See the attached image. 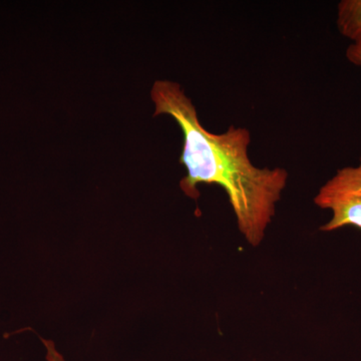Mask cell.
<instances>
[{"label": "cell", "mask_w": 361, "mask_h": 361, "mask_svg": "<svg viewBox=\"0 0 361 361\" xmlns=\"http://www.w3.org/2000/svg\"><path fill=\"white\" fill-rule=\"evenodd\" d=\"M151 97L154 116H171L182 130L179 161L187 172L180 183L182 191L196 200L200 196L199 185L222 188L240 233L252 247L260 245L287 186L288 171L259 168L252 163L251 133L246 128L230 126L221 134L207 130L193 102L177 82L157 80Z\"/></svg>", "instance_id": "6da1fadb"}, {"label": "cell", "mask_w": 361, "mask_h": 361, "mask_svg": "<svg viewBox=\"0 0 361 361\" xmlns=\"http://www.w3.org/2000/svg\"><path fill=\"white\" fill-rule=\"evenodd\" d=\"M313 202L331 213V218L320 227L322 231L334 232L349 226L361 230V156L357 165L337 170L319 188Z\"/></svg>", "instance_id": "7a4b0ae2"}, {"label": "cell", "mask_w": 361, "mask_h": 361, "mask_svg": "<svg viewBox=\"0 0 361 361\" xmlns=\"http://www.w3.org/2000/svg\"><path fill=\"white\" fill-rule=\"evenodd\" d=\"M338 32L355 45H361V0H342L337 4Z\"/></svg>", "instance_id": "3957f363"}, {"label": "cell", "mask_w": 361, "mask_h": 361, "mask_svg": "<svg viewBox=\"0 0 361 361\" xmlns=\"http://www.w3.org/2000/svg\"><path fill=\"white\" fill-rule=\"evenodd\" d=\"M349 63L361 68V45L350 44L345 51Z\"/></svg>", "instance_id": "277c9868"}, {"label": "cell", "mask_w": 361, "mask_h": 361, "mask_svg": "<svg viewBox=\"0 0 361 361\" xmlns=\"http://www.w3.org/2000/svg\"><path fill=\"white\" fill-rule=\"evenodd\" d=\"M40 339H42V341L44 342L45 348H47V361H65L63 360V356L59 355L58 350H56V348H54V342L51 341H45V339L42 338V337H40Z\"/></svg>", "instance_id": "5b68a950"}]
</instances>
